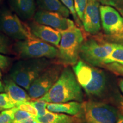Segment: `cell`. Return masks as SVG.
Masks as SVG:
<instances>
[{
  "label": "cell",
  "mask_w": 123,
  "mask_h": 123,
  "mask_svg": "<svg viewBox=\"0 0 123 123\" xmlns=\"http://www.w3.org/2000/svg\"><path fill=\"white\" fill-rule=\"evenodd\" d=\"M95 1H98V2H101L102 3V4H104V2H105V0H95Z\"/></svg>",
  "instance_id": "836d02e7"
},
{
  "label": "cell",
  "mask_w": 123,
  "mask_h": 123,
  "mask_svg": "<svg viewBox=\"0 0 123 123\" xmlns=\"http://www.w3.org/2000/svg\"><path fill=\"white\" fill-rule=\"evenodd\" d=\"M114 63L123 66V45L117 44L110 54L104 61V64Z\"/></svg>",
  "instance_id": "d6986e66"
},
{
  "label": "cell",
  "mask_w": 123,
  "mask_h": 123,
  "mask_svg": "<svg viewBox=\"0 0 123 123\" xmlns=\"http://www.w3.org/2000/svg\"><path fill=\"white\" fill-rule=\"evenodd\" d=\"M19 110L25 111H26L28 113H30L33 116H38V112L36 109L33 107V105L30 103V101H27V102H24L22 103L18 104V105L16 106Z\"/></svg>",
  "instance_id": "4316f807"
},
{
  "label": "cell",
  "mask_w": 123,
  "mask_h": 123,
  "mask_svg": "<svg viewBox=\"0 0 123 123\" xmlns=\"http://www.w3.org/2000/svg\"><path fill=\"white\" fill-rule=\"evenodd\" d=\"M3 84L5 92L15 104V106L22 103L31 101L27 92L17 84L9 75L4 77Z\"/></svg>",
  "instance_id": "5bb4252c"
},
{
  "label": "cell",
  "mask_w": 123,
  "mask_h": 123,
  "mask_svg": "<svg viewBox=\"0 0 123 123\" xmlns=\"http://www.w3.org/2000/svg\"><path fill=\"white\" fill-rule=\"evenodd\" d=\"M115 107L95 101L82 103V109L79 115L81 123H115L119 116Z\"/></svg>",
  "instance_id": "8992f818"
},
{
  "label": "cell",
  "mask_w": 123,
  "mask_h": 123,
  "mask_svg": "<svg viewBox=\"0 0 123 123\" xmlns=\"http://www.w3.org/2000/svg\"><path fill=\"white\" fill-rule=\"evenodd\" d=\"M40 9L56 12L65 17H68L70 12L60 0H35Z\"/></svg>",
  "instance_id": "ac0fdd59"
},
{
  "label": "cell",
  "mask_w": 123,
  "mask_h": 123,
  "mask_svg": "<svg viewBox=\"0 0 123 123\" xmlns=\"http://www.w3.org/2000/svg\"><path fill=\"white\" fill-rule=\"evenodd\" d=\"M119 2H123V0H105L104 5H115Z\"/></svg>",
  "instance_id": "f546056e"
},
{
  "label": "cell",
  "mask_w": 123,
  "mask_h": 123,
  "mask_svg": "<svg viewBox=\"0 0 123 123\" xmlns=\"http://www.w3.org/2000/svg\"><path fill=\"white\" fill-rule=\"evenodd\" d=\"M16 107L6 93H0V109L7 110Z\"/></svg>",
  "instance_id": "484cf974"
},
{
  "label": "cell",
  "mask_w": 123,
  "mask_h": 123,
  "mask_svg": "<svg viewBox=\"0 0 123 123\" xmlns=\"http://www.w3.org/2000/svg\"><path fill=\"white\" fill-rule=\"evenodd\" d=\"M16 107L3 110L0 113V123H13Z\"/></svg>",
  "instance_id": "44dd1931"
},
{
  "label": "cell",
  "mask_w": 123,
  "mask_h": 123,
  "mask_svg": "<svg viewBox=\"0 0 123 123\" xmlns=\"http://www.w3.org/2000/svg\"><path fill=\"white\" fill-rule=\"evenodd\" d=\"M83 26L87 33L96 34L100 30V14L99 2L95 0H88L83 19Z\"/></svg>",
  "instance_id": "7c38bea8"
},
{
  "label": "cell",
  "mask_w": 123,
  "mask_h": 123,
  "mask_svg": "<svg viewBox=\"0 0 123 123\" xmlns=\"http://www.w3.org/2000/svg\"><path fill=\"white\" fill-rule=\"evenodd\" d=\"M27 25L30 33L35 37L49 43L56 47H59L61 39L60 31L49 26L39 24L34 20L29 22Z\"/></svg>",
  "instance_id": "4fadbf2b"
},
{
  "label": "cell",
  "mask_w": 123,
  "mask_h": 123,
  "mask_svg": "<svg viewBox=\"0 0 123 123\" xmlns=\"http://www.w3.org/2000/svg\"><path fill=\"white\" fill-rule=\"evenodd\" d=\"M63 68L64 66L53 62L33 81L27 90L31 100L42 98L50 90L58 79Z\"/></svg>",
  "instance_id": "ba28073f"
},
{
  "label": "cell",
  "mask_w": 123,
  "mask_h": 123,
  "mask_svg": "<svg viewBox=\"0 0 123 123\" xmlns=\"http://www.w3.org/2000/svg\"><path fill=\"white\" fill-rule=\"evenodd\" d=\"M47 109L49 111L70 115H78L82 109V103L76 101L64 103H48Z\"/></svg>",
  "instance_id": "e0dca14e"
},
{
  "label": "cell",
  "mask_w": 123,
  "mask_h": 123,
  "mask_svg": "<svg viewBox=\"0 0 123 123\" xmlns=\"http://www.w3.org/2000/svg\"><path fill=\"white\" fill-rule=\"evenodd\" d=\"M72 68L80 86L89 96L99 97L103 94L107 79L103 71L81 59L77 62Z\"/></svg>",
  "instance_id": "7a4b0ae2"
},
{
  "label": "cell",
  "mask_w": 123,
  "mask_h": 123,
  "mask_svg": "<svg viewBox=\"0 0 123 123\" xmlns=\"http://www.w3.org/2000/svg\"><path fill=\"white\" fill-rule=\"evenodd\" d=\"M33 116V115H31L30 113H28L26 111L19 110L16 107V109L14 114V121H18L24 120L27 118ZM13 121V122H14Z\"/></svg>",
  "instance_id": "83f0119b"
},
{
  "label": "cell",
  "mask_w": 123,
  "mask_h": 123,
  "mask_svg": "<svg viewBox=\"0 0 123 123\" xmlns=\"http://www.w3.org/2000/svg\"><path fill=\"white\" fill-rule=\"evenodd\" d=\"M88 0H74L75 11L79 19L82 21L83 19L84 13L87 6Z\"/></svg>",
  "instance_id": "603a6c76"
},
{
  "label": "cell",
  "mask_w": 123,
  "mask_h": 123,
  "mask_svg": "<svg viewBox=\"0 0 123 123\" xmlns=\"http://www.w3.org/2000/svg\"><path fill=\"white\" fill-rule=\"evenodd\" d=\"M84 99L82 88L77 80L73 68L66 66L53 87L42 98L38 99L47 103H64Z\"/></svg>",
  "instance_id": "6da1fadb"
},
{
  "label": "cell",
  "mask_w": 123,
  "mask_h": 123,
  "mask_svg": "<svg viewBox=\"0 0 123 123\" xmlns=\"http://www.w3.org/2000/svg\"><path fill=\"white\" fill-rule=\"evenodd\" d=\"M119 87H120V90L121 91V92H122L123 93V79H121V80L120 81Z\"/></svg>",
  "instance_id": "d6a6232c"
},
{
  "label": "cell",
  "mask_w": 123,
  "mask_h": 123,
  "mask_svg": "<svg viewBox=\"0 0 123 123\" xmlns=\"http://www.w3.org/2000/svg\"><path fill=\"white\" fill-rule=\"evenodd\" d=\"M30 102L37 111L38 116H43L49 111V110L47 109L48 103L46 101L37 99L30 101Z\"/></svg>",
  "instance_id": "7402d4cb"
},
{
  "label": "cell",
  "mask_w": 123,
  "mask_h": 123,
  "mask_svg": "<svg viewBox=\"0 0 123 123\" xmlns=\"http://www.w3.org/2000/svg\"><path fill=\"white\" fill-rule=\"evenodd\" d=\"M12 10L23 20H30L35 13V0H8Z\"/></svg>",
  "instance_id": "9a60e30c"
},
{
  "label": "cell",
  "mask_w": 123,
  "mask_h": 123,
  "mask_svg": "<svg viewBox=\"0 0 123 123\" xmlns=\"http://www.w3.org/2000/svg\"><path fill=\"white\" fill-rule=\"evenodd\" d=\"M117 44L103 43L90 39L83 42L79 52L82 61L93 66L104 65V61Z\"/></svg>",
  "instance_id": "52a82bcc"
},
{
  "label": "cell",
  "mask_w": 123,
  "mask_h": 123,
  "mask_svg": "<svg viewBox=\"0 0 123 123\" xmlns=\"http://www.w3.org/2000/svg\"><path fill=\"white\" fill-rule=\"evenodd\" d=\"M13 123H36V122H35L34 116H31L30 117L27 118V119L22 120L14 121Z\"/></svg>",
  "instance_id": "f1b7e54d"
},
{
  "label": "cell",
  "mask_w": 123,
  "mask_h": 123,
  "mask_svg": "<svg viewBox=\"0 0 123 123\" xmlns=\"http://www.w3.org/2000/svg\"><path fill=\"white\" fill-rule=\"evenodd\" d=\"M101 25L108 35H120L123 33V18L114 7L109 5L100 6Z\"/></svg>",
  "instance_id": "30bf717a"
},
{
  "label": "cell",
  "mask_w": 123,
  "mask_h": 123,
  "mask_svg": "<svg viewBox=\"0 0 123 123\" xmlns=\"http://www.w3.org/2000/svg\"><path fill=\"white\" fill-rule=\"evenodd\" d=\"M2 71L0 70V79H2Z\"/></svg>",
  "instance_id": "e575fe53"
},
{
  "label": "cell",
  "mask_w": 123,
  "mask_h": 123,
  "mask_svg": "<svg viewBox=\"0 0 123 123\" xmlns=\"http://www.w3.org/2000/svg\"><path fill=\"white\" fill-rule=\"evenodd\" d=\"M58 54L54 63L63 66H74L78 61L81 46L84 42L83 33L76 26L61 31Z\"/></svg>",
  "instance_id": "277c9868"
},
{
  "label": "cell",
  "mask_w": 123,
  "mask_h": 123,
  "mask_svg": "<svg viewBox=\"0 0 123 123\" xmlns=\"http://www.w3.org/2000/svg\"><path fill=\"white\" fill-rule=\"evenodd\" d=\"M53 63L47 58L19 59L12 64L9 76L18 85L27 90L33 81Z\"/></svg>",
  "instance_id": "3957f363"
},
{
  "label": "cell",
  "mask_w": 123,
  "mask_h": 123,
  "mask_svg": "<svg viewBox=\"0 0 123 123\" xmlns=\"http://www.w3.org/2000/svg\"><path fill=\"white\" fill-rule=\"evenodd\" d=\"M60 1H61V2L68 9L70 13L72 15H73L74 19L75 21L76 22V24L78 25L79 26H81L80 20L79 19V18L78 17V15H77L76 14V12L75 11L74 0H60Z\"/></svg>",
  "instance_id": "cb8c5ba5"
},
{
  "label": "cell",
  "mask_w": 123,
  "mask_h": 123,
  "mask_svg": "<svg viewBox=\"0 0 123 123\" xmlns=\"http://www.w3.org/2000/svg\"><path fill=\"white\" fill-rule=\"evenodd\" d=\"M36 123H81L78 115H70L49 111L43 116H34Z\"/></svg>",
  "instance_id": "2e32d148"
},
{
  "label": "cell",
  "mask_w": 123,
  "mask_h": 123,
  "mask_svg": "<svg viewBox=\"0 0 123 123\" xmlns=\"http://www.w3.org/2000/svg\"><path fill=\"white\" fill-rule=\"evenodd\" d=\"M13 44L11 38L0 31V53L4 55H14Z\"/></svg>",
  "instance_id": "ffe728a7"
},
{
  "label": "cell",
  "mask_w": 123,
  "mask_h": 123,
  "mask_svg": "<svg viewBox=\"0 0 123 123\" xmlns=\"http://www.w3.org/2000/svg\"><path fill=\"white\" fill-rule=\"evenodd\" d=\"M13 59L0 53V70L4 73L9 72L13 64Z\"/></svg>",
  "instance_id": "d4e9b609"
},
{
  "label": "cell",
  "mask_w": 123,
  "mask_h": 123,
  "mask_svg": "<svg viewBox=\"0 0 123 123\" xmlns=\"http://www.w3.org/2000/svg\"><path fill=\"white\" fill-rule=\"evenodd\" d=\"M34 20L58 31H64L75 26L74 22L56 12L39 10L34 15Z\"/></svg>",
  "instance_id": "8fae6325"
},
{
  "label": "cell",
  "mask_w": 123,
  "mask_h": 123,
  "mask_svg": "<svg viewBox=\"0 0 123 123\" xmlns=\"http://www.w3.org/2000/svg\"><path fill=\"white\" fill-rule=\"evenodd\" d=\"M115 123H123V115H119V117Z\"/></svg>",
  "instance_id": "4dcf8cb0"
},
{
  "label": "cell",
  "mask_w": 123,
  "mask_h": 123,
  "mask_svg": "<svg viewBox=\"0 0 123 123\" xmlns=\"http://www.w3.org/2000/svg\"><path fill=\"white\" fill-rule=\"evenodd\" d=\"M4 91H5V89H4V84H3V82L1 80V79H0V93H1V92H4Z\"/></svg>",
  "instance_id": "1f68e13d"
},
{
  "label": "cell",
  "mask_w": 123,
  "mask_h": 123,
  "mask_svg": "<svg viewBox=\"0 0 123 123\" xmlns=\"http://www.w3.org/2000/svg\"><path fill=\"white\" fill-rule=\"evenodd\" d=\"M0 31L15 41L25 40L33 37L26 23H23L19 17L8 10L0 13Z\"/></svg>",
  "instance_id": "9c48e42d"
},
{
  "label": "cell",
  "mask_w": 123,
  "mask_h": 123,
  "mask_svg": "<svg viewBox=\"0 0 123 123\" xmlns=\"http://www.w3.org/2000/svg\"><path fill=\"white\" fill-rule=\"evenodd\" d=\"M2 110H1V109H0V111H2Z\"/></svg>",
  "instance_id": "74e56055"
},
{
  "label": "cell",
  "mask_w": 123,
  "mask_h": 123,
  "mask_svg": "<svg viewBox=\"0 0 123 123\" xmlns=\"http://www.w3.org/2000/svg\"><path fill=\"white\" fill-rule=\"evenodd\" d=\"M1 0H0V2H1Z\"/></svg>",
  "instance_id": "f35d334b"
},
{
  "label": "cell",
  "mask_w": 123,
  "mask_h": 123,
  "mask_svg": "<svg viewBox=\"0 0 123 123\" xmlns=\"http://www.w3.org/2000/svg\"><path fill=\"white\" fill-rule=\"evenodd\" d=\"M14 55L19 59L47 58L55 59L58 49L49 43L33 37L16 41L13 44Z\"/></svg>",
  "instance_id": "5b68a950"
},
{
  "label": "cell",
  "mask_w": 123,
  "mask_h": 123,
  "mask_svg": "<svg viewBox=\"0 0 123 123\" xmlns=\"http://www.w3.org/2000/svg\"><path fill=\"white\" fill-rule=\"evenodd\" d=\"M120 108H123V101H122V103H121V105Z\"/></svg>",
  "instance_id": "8d00e7d4"
},
{
  "label": "cell",
  "mask_w": 123,
  "mask_h": 123,
  "mask_svg": "<svg viewBox=\"0 0 123 123\" xmlns=\"http://www.w3.org/2000/svg\"><path fill=\"white\" fill-rule=\"evenodd\" d=\"M120 112L121 114L123 115V108H120Z\"/></svg>",
  "instance_id": "d590c367"
}]
</instances>
